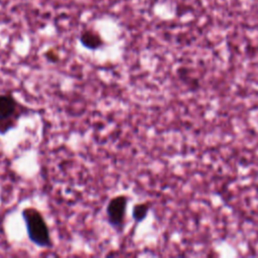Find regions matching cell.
Here are the masks:
<instances>
[{"label": "cell", "instance_id": "1", "mask_svg": "<svg viewBox=\"0 0 258 258\" xmlns=\"http://www.w3.org/2000/svg\"><path fill=\"white\" fill-rule=\"evenodd\" d=\"M21 215L31 243L39 248H51L53 244L50 231L40 211L34 207H26L22 210Z\"/></svg>", "mask_w": 258, "mask_h": 258}, {"label": "cell", "instance_id": "2", "mask_svg": "<svg viewBox=\"0 0 258 258\" xmlns=\"http://www.w3.org/2000/svg\"><path fill=\"white\" fill-rule=\"evenodd\" d=\"M22 113V105L12 94H0V135L13 130Z\"/></svg>", "mask_w": 258, "mask_h": 258}, {"label": "cell", "instance_id": "3", "mask_svg": "<svg viewBox=\"0 0 258 258\" xmlns=\"http://www.w3.org/2000/svg\"><path fill=\"white\" fill-rule=\"evenodd\" d=\"M128 201L127 196L118 195L110 199L106 207L107 221L111 228L118 233L124 229Z\"/></svg>", "mask_w": 258, "mask_h": 258}, {"label": "cell", "instance_id": "4", "mask_svg": "<svg viewBox=\"0 0 258 258\" xmlns=\"http://www.w3.org/2000/svg\"><path fill=\"white\" fill-rule=\"evenodd\" d=\"M81 44L90 50H97L105 45V41L98 31L88 28L84 29L80 35Z\"/></svg>", "mask_w": 258, "mask_h": 258}, {"label": "cell", "instance_id": "5", "mask_svg": "<svg viewBox=\"0 0 258 258\" xmlns=\"http://www.w3.org/2000/svg\"><path fill=\"white\" fill-rule=\"evenodd\" d=\"M150 210V203L148 202H143V203H137L133 207L132 211V217L133 220L135 221L136 224L143 222Z\"/></svg>", "mask_w": 258, "mask_h": 258}, {"label": "cell", "instance_id": "6", "mask_svg": "<svg viewBox=\"0 0 258 258\" xmlns=\"http://www.w3.org/2000/svg\"><path fill=\"white\" fill-rule=\"evenodd\" d=\"M45 58L49 61V62H57L59 60V54L55 49H47L44 53Z\"/></svg>", "mask_w": 258, "mask_h": 258}]
</instances>
